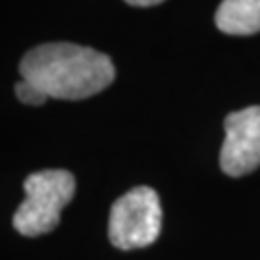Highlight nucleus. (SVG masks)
Instances as JSON below:
<instances>
[{
	"label": "nucleus",
	"instance_id": "39448f33",
	"mask_svg": "<svg viewBox=\"0 0 260 260\" xmlns=\"http://www.w3.org/2000/svg\"><path fill=\"white\" fill-rule=\"evenodd\" d=\"M216 25L228 35H254L260 31V0H223Z\"/></svg>",
	"mask_w": 260,
	"mask_h": 260
},
{
	"label": "nucleus",
	"instance_id": "20e7f679",
	"mask_svg": "<svg viewBox=\"0 0 260 260\" xmlns=\"http://www.w3.org/2000/svg\"><path fill=\"white\" fill-rule=\"evenodd\" d=\"M225 139L220 152L222 172L241 177L260 166V106L232 112L223 121Z\"/></svg>",
	"mask_w": 260,
	"mask_h": 260
},
{
	"label": "nucleus",
	"instance_id": "f03ea898",
	"mask_svg": "<svg viewBox=\"0 0 260 260\" xmlns=\"http://www.w3.org/2000/svg\"><path fill=\"white\" fill-rule=\"evenodd\" d=\"M25 199L14 214V228L25 237L52 232L60 212L75 193V177L68 170H43L25 177Z\"/></svg>",
	"mask_w": 260,
	"mask_h": 260
},
{
	"label": "nucleus",
	"instance_id": "f257e3e1",
	"mask_svg": "<svg viewBox=\"0 0 260 260\" xmlns=\"http://www.w3.org/2000/svg\"><path fill=\"white\" fill-rule=\"evenodd\" d=\"M21 79L37 85L48 99L83 101L103 93L116 77L106 54L74 43H47L31 48L19 62Z\"/></svg>",
	"mask_w": 260,
	"mask_h": 260
},
{
	"label": "nucleus",
	"instance_id": "423d86ee",
	"mask_svg": "<svg viewBox=\"0 0 260 260\" xmlns=\"http://www.w3.org/2000/svg\"><path fill=\"white\" fill-rule=\"evenodd\" d=\"M16 96L23 104H29V106H43L48 101V96L39 89L37 85L25 81V79L16 83Z\"/></svg>",
	"mask_w": 260,
	"mask_h": 260
},
{
	"label": "nucleus",
	"instance_id": "0eeeda50",
	"mask_svg": "<svg viewBox=\"0 0 260 260\" xmlns=\"http://www.w3.org/2000/svg\"><path fill=\"white\" fill-rule=\"evenodd\" d=\"M131 6H137V8H149V6H156L164 0H125Z\"/></svg>",
	"mask_w": 260,
	"mask_h": 260
},
{
	"label": "nucleus",
	"instance_id": "7ed1b4c3",
	"mask_svg": "<svg viewBox=\"0 0 260 260\" xmlns=\"http://www.w3.org/2000/svg\"><path fill=\"white\" fill-rule=\"evenodd\" d=\"M162 230V206L154 189L135 187L121 195L110 210L108 237L116 249L133 251L149 247Z\"/></svg>",
	"mask_w": 260,
	"mask_h": 260
}]
</instances>
